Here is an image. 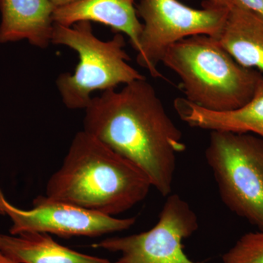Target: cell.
<instances>
[{
  "instance_id": "obj_1",
  "label": "cell",
  "mask_w": 263,
  "mask_h": 263,
  "mask_svg": "<svg viewBox=\"0 0 263 263\" xmlns=\"http://www.w3.org/2000/svg\"><path fill=\"white\" fill-rule=\"evenodd\" d=\"M84 130L130 161L163 197L172 194L183 135L146 78L103 91L84 109Z\"/></svg>"
},
{
  "instance_id": "obj_2",
  "label": "cell",
  "mask_w": 263,
  "mask_h": 263,
  "mask_svg": "<svg viewBox=\"0 0 263 263\" xmlns=\"http://www.w3.org/2000/svg\"><path fill=\"white\" fill-rule=\"evenodd\" d=\"M152 187L136 164L83 130L48 179L45 196L115 216L145 200Z\"/></svg>"
},
{
  "instance_id": "obj_3",
  "label": "cell",
  "mask_w": 263,
  "mask_h": 263,
  "mask_svg": "<svg viewBox=\"0 0 263 263\" xmlns=\"http://www.w3.org/2000/svg\"><path fill=\"white\" fill-rule=\"evenodd\" d=\"M162 63L179 78L185 99L212 111H230L253 98L262 72L238 63L215 37L185 38L170 46Z\"/></svg>"
},
{
  "instance_id": "obj_4",
  "label": "cell",
  "mask_w": 263,
  "mask_h": 263,
  "mask_svg": "<svg viewBox=\"0 0 263 263\" xmlns=\"http://www.w3.org/2000/svg\"><path fill=\"white\" fill-rule=\"evenodd\" d=\"M51 44L67 46L79 54L73 73L60 74L56 81L62 102L71 110L86 108L95 91L116 89L146 78L128 63L130 58L124 49V34L116 33L112 39L102 41L91 22L83 21L70 27L54 23Z\"/></svg>"
},
{
  "instance_id": "obj_5",
  "label": "cell",
  "mask_w": 263,
  "mask_h": 263,
  "mask_svg": "<svg viewBox=\"0 0 263 263\" xmlns=\"http://www.w3.org/2000/svg\"><path fill=\"white\" fill-rule=\"evenodd\" d=\"M205 155L224 205L263 232L262 138L212 131Z\"/></svg>"
},
{
  "instance_id": "obj_6",
  "label": "cell",
  "mask_w": 263,
  "mask_h": 263,
  "mask_svg": "<svg viewBox=\"0 0 263 263\" xmlns=\"http://www.w3.org/2000/svg\"><path fill=\"white\" fill-rule=\"evenodd\" d=\"M230 8L205 1L202 9L179 0H140L137 14L143 21L138 65L153 78H163L158 66L167 48L185 38L205 34L218 38Z\"/></svg>"
},
{
  "instance_id": "obj_7",
  "label": "cell",
  "mask_w": 263,
  "mask_h": 263,
  "mask_svg": "<svg viewBox=\"0 0 263 263\" xmlns=\"http://www.w3.org/2000/svg\"><path fill=\"white\" fill-rule=\"evenodd\" d=\"M198 228V218L190 204L177 194H171L153 228L105 238L91 247L119 254L114 263H198L189 258L183 245Z\"/></svg>"
},
{
  "instance_id": "obj_8",
  "label": "cell",
  "mask_w": 263,
  "mask_h": 263,
  "mask_svg": "<svg viewBox=\"0 0 263 263\" xmlns=\"http://www.w3.org/2000/svg\"><path fill=\"white\" fill-rule=\"evenodd\" d=\"M0 209L12 221L9 230L11 235L43 233L62 238H95L124 231L136 222L135 217L122 219L108 216L51 200L45 195L34 198L32 209L24 210L12 205L3 195Z\"/></svg>"
},
{
  "instance_id": "obj_9",
  "label": "cell",
  "mask_w": 263,
  "mask_h": 263,
  "mask_svg": "<svg viewBox=\"0 0 263 263\" xmlns=\"http://www.w3.org/2000/svg\"><path fill=\"white\" fill-rule=\"evenodd\" d=\"M53 19L54 23L68 27L83 21L104 24L127 35L137 53L140 51L143 24L137 14L135 0H76L57 8Z\"/></svg>"
},
{
  "instance_id": "obj_10",
  "label": "cell",
  "mask_w": 263,
  "mask_h": 263,
  "mask_svg": "<svg viewBox=\"0 0 263 263\" xmlns=\"http://www.w3.org/2000/svg\"><path fill=\"white\" fill-rule=\"evenodd\" d=\"M55 9L50 0H0V43L27 41L34 47L48 48Z\"/></svg>"
},
{
  "instance_id": "obj_11",
  "label": "cell",
  "mask_w": 263,
  "mask_h": 263,
  "mask_svg": "<svg viewBox=\"0 0 263 263\" xmlns=\"http://www.w3.org/2000/svg\"><path fill=\"white\" fill-rule=\"evenodd\" d=\"M174 108L180 119L190 127L211 132L250 133L263 139V78L253 98L235 110L212 111L185 98L175 100Z\"/></svg>"
},
{
  "instance_id": "obj_12",
  "label": "cell",
  "mask_w": 263,
  "mask_h": 263,
  "mask_svg": "<svg viewBox=\"0 0 263 263\" xmlns=\"http://www.w3.org/2000/svg\"><path fill=\"white\" fill-rule=\"evenodd\" d=\"M240 65L263 73V18L235 1L216 38Z\"/></svg>"
},
{
  "instance_id": "obj_13",
  "label": "cell",
  "mask_w": 263,
  "mask_h": 263,
  "mask_svg": "<svg viewBox=\"0 0 263 263\" xmlns=\"http://www.w3.org/2000/svg\"><path fill=\"white\" fill-rule=\"evenodd\" d=\"M0 253L15 263H114L68 248L43 233H0Z\"/></svg>"
},
{
  "instance_id": "obj_14",
  "label": "cell",
  "mask_w": 263,
  "mask_h": 263,
  "mask_svg": "<svg viewBox=\"0 0 263 263\" xmlns=\"http://www.w3.org/2000/svg\"><path fill=\"white\" fill-rule=\"evenodd\" d=\"M223 263H263V232H250L240 237L222 255Z\"/></svg>"
},
{
  "instance_id": "obj_15",
  "label": "cell",
  "mask_w": 263,
  "mask_h": 263,
  "mask_svg": "<svg viewBox=\"0 0 263 263\" xmlns=\"http://www.w3.org/2000/svg\"><path fill=\"white\" fill-rule=\"evenodd\" d=\"M242 6L245 7L256 14L263 18V0H235Z\"/></svg>"
},
{
  "instance_id": "obj_16",
  "label": "cell",
  "mask_w": 263,
  "mask_h": 263,
  "mask_svg": "<svg viewBox=\"0 0 263 263\" xmlns=\"http://www.w3.org/2000/svg\"><path fill=\"white\" fill-rule=\"evenodd\" d=\"M213 4L230 8L235 3V0H207Z\"/></svg>"
},
{
  "instance_id": "obj_17",
  "label": "cell",
  "mask_w": 263,
  "mask_h": 263,
  "mask_svg": "<svg viewBox=\"0 0 263 263\" xmlns=\"http://www.w3.org/2000/svg\"><path fill=\"white\" fill-rule=\"evenodd\" d=\"M52 4L54 5L57 8H60V7L64 6L67 4L72 3V2L76 1V0H50Z\"/></svg>"
},
{
  "instance_id": "obj_18",
  "label": "cell",
  "mask_w": 263,
  "mask_h": 263,
  "mask_svg": "<svg viewBox=\"0 0 263 263\" xmlns=\"http://www.w3.org/2000/svg\"><path fill=\"white\" fill-rule=\"evenodd\" d=\"M0 263H15L13 261L10 260L8 257H5L3 254L0 253Z\"/></svg>"
},
{
  "instance_id": "obj_19",
  "label": "cell",
  "mask_w": 263,
  "mask_h": 263,
  "mask_svg": "<svg viewBox=\"0 0 263 263\" xmlns=\"http://www.w3.org/2000/svg\"><path fill=\"white\" fill-rule=\"evenodd\" d=\"M3 194L0 191V199H1V197L3 196ZM0 215H3V213H2L1 210H0Z\"/></svg>"
}]
</instances>
